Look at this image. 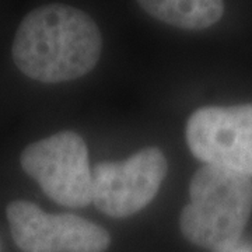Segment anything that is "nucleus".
Listing matches in <instances>:
<instances>
[{
  "mask_svg": "<svg viewBox=\"0 0 252 252\" xmlns=\"http://www.w3.org/2000/svg\"><path fill=\"white\" fill-rule=\"evenodd\" d=\"M156 20L172 27L200 31L215 26L224 13V0H136Z\"/></svg>",
  "mask_w": 252,
  "mask_h": 252,
  "instance_id": "7",
  "label": "nucleus"
},
{
  "mask_svg": "<svg viewBox=\"0 0 252 252\" xmlns=\"http://www.w3.org/2000/svg\"><path fill=\"white\" fill-rule=\"evenodd\" d=\"M101 52L102 36L95 21L64 3H49L30 11L11 45L18 70L41 83L86 76L98 63Z\"/></svg>",
  "mask_w": 252,
  "mask_h": 252,
  "instance_id": "1",
  "label": "nucleus"
},
{
  "mask_svg": "<svg viewBox=\"0 0 252 252\" xmlns=\"http://www.w3.org/2000/svg\"><path fill=\"white\" fill-rule=\"evenodd\" d=\"M185 136L198 160L252 177V104L196 109Z\"/></svg>",
  "mask_w": 252,
  "mask_h": 252,
  "instance_id": "5",
  "label": "nucleus"
},
{
  "mask_svg": "<svg viewBox=\"0 0 252 252\" xmlns=\"http://www.w3.org/2000/svg\"><path fill=\"white\" fill-rule=\"evenodd\" d=\"M189 198L180 216L184 237L210 251H231L251 216V178L206 164L193 174Z\"/></svg>",
  "mask_w": 252,
  "mask_h": 252,
  "instance_id": "2",
  "label": "nucleus"
},
{
  "mask_svg": "<svg viewBox=\"0 0 252 252\" xmlns=\"http://www.w3.org/2000/svg\"><path fill=\"white\" fill-rule=\"evenodd\" d=\"M11 237L23 252H105L108 231L74 215L46 213L28 200H13L6 209Z\"/></svg>",
  "mask_w": 252,
  "mask_h": 252,
  "instance_id": "6",
  "label": "nucleus"
},
{
  "mask_svg": "<svg viewBox=\"0 0 252 252\" xmlns=\"http://www.w3.org/2000/svg\"><path fill=\"white\" fill-rule=\"evenodd\" d=\"M168 164L160 149L146 147L125 161H104L93 167V203L115 219L140 212L157 195Z\"/></svg>",
  "mask_w": 252,
  "mask_h": 252,
  "instance_id": "4",
  "label": "nucleus"
},
{
  "mask_svg": "<svg viewBox=\"0 0 252 252\" xmlns=\"http://www.w3.org/2000/svg\"><path fill=\"white\" fill-rule=\"evenodd\" d=\"M20 162L24 172L56 203L77 209L93 202L89 150L76 132L63 130L28 144Z\"/></svg>",
  "mask_w": 252,
  "mask_h": 252,
  "instance_id": "3",
  "label": "nucleus"
}]
</instances>
